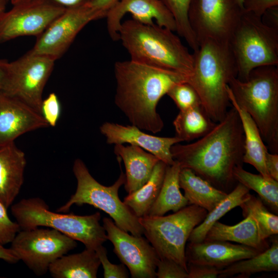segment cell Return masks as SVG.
Instances as JSON below:
<instances>
[{"label":"cell","mask_w":278,"mask_h":278,"mask_svg":"<svg viewBox=\"0 0 278 278\" xmlns=\"http://www.w3.org/2000/svg\"><path fill=\"white\" fill-rule=\"evenodd\" d=\"M249 189L238 183L235 188L213 210L207 212L203 221L192 232L188 241L199 242L204 240L206 234L216 221L233 208L239 206L249 196Z\"/></svg>","instance_id":"obj_30"},{"label":"cell","mask_w":278,"mask_h":278,"mask_svg":"<svg viewBox=\"0 0 278 278\" xmlns=\"http://www.w3.org/2000/svg\"><path fill=\"white\" fill-rule=\"evenodd\" d=\"M146 25L154 23L176 31L173 17L161 0H120L107 12V28L111 39L119 40V30L124 16Z\"/></svg>","instance_id":"obj_16"},{"label":"cell","mask_w":278,"mask_h":278,"mask_svg":"<svg viewBox=\"0 0 278 278\" xmlns=\"http://www.w3.org/2000/svg\"><path fill=\"white\" fill-rule=\"evenodd\" d=\"M266 166L270 176L278 181V154L267 152Z\"/></svg>","instance_id":"obj_41"},{"label":"cell","mask_w":278,"mask_h":278,"mask_svg":"<svg viewBox=\"0 0 278 278\" xmlns=\"http://www.w3.org/2000/svg\"><path fill=\"white\" fill-rule=\"evenodd\" d=\"M120 0H94L91 6L100 14L102 18H106L108 11Z\"/></svg>","instance_id":"obj_42"},{"label":"cell","mask_w":278,"mask_h":278,"mask_svg":"<svg viewBox=\"0 0 278 278\" xmlns=\"http://www.w3.org/2000/svg\"><path fill=\"white\" fill-rule=\"evenodd\" d=\"M108 240L113 251L129 269L132 278H155L160 258L149 241L142 236L130 235L111 218L102 219Z\"/></svg>","instance_id":"obj_14"},{"label":"cell","mask_w":278,"mask_h":278,"mask_svg":"<svg viewBox=\"0 0 278 278\" xmlns=\"http://www.w3.org/2000/svg\"><path fill=\"white\" fill-rule=\"evenodd\" d=\"M278 6V0H244L245 12L261 17L268 9Z\"/></svg>","instance_id":"obj_40"},{"label":"cell","mask_w":278,"mask_h":278,"mask_svg":"<svg viewBox=\"0 0 278 278\" xmlns=\"http://www.w3.org/2000/svg\"><path fill=\"white\" fill-rule=\"evenodd\" d=\"M229 44L240 80L255 68L278 65V29L266 25L261 17L244 11Z\"/></svg>","instance_id":"obj_9"},{"label":"cell","mask_w":278,"mask_h":278,"mask_svg":"<svg viewBox=\"0 0 278 278\" xmlns=\"http://www.w3.org/2000/svg\"><path fill=\"white\" fill-rule=\"evenodd\" d=\"M77 246L76 240L53 229L21 230L9 248L38 276L48 271L50 265Z\"/></svg>","instance_id":"obj_11"},{"label":"cell","mask_w":278,"mask_h":278,"mask_svg":"<svg viewBox=\"0 0 278 278\" xmlns=\"http://www.w3.org/2000/svg\"><path fill=\"white\" fill-rule=\"evenodd\" d=\"M48 126L42 115L35 110L0 92V149L25 133Z\"/></svg>","instance_id":"obj_18"},{"label":"cell","mask_w":278,"mask_h":278,"mask_svg":"<svg viewBox=\"0 0 278 278\" xmlns=\"http://www.w3.org/2000/svg\"><path fill=\"white\" fill-rule=\"evenodd\" d=\"M244 12L236 0H192L188 17L198 44L207 40L229 43Z\"/></svg>","instance_id":"obj_12"},{"label":"cell","mask_w":278,"mask_h":278,"mask_svg":"<svg viewBox=\"0 0 278 278\" xmlns=\"http://www.w3.org/2000/svg\"><path fill=\"white\" fill-rule=\"evenodd\" d=\"M114 72L117 108L131 125L154 134L161 131L164 122L158 104L173 85L187 82L188 76L131 59L115 62Z\"/></svg>","instance_id":"obj_2"},{"label":"cell","mask_w":278,"mask_h":278,"mask_svg":"<svg viewBox=\"0 0 278 278\" xmlns=\"http://www.w3.org/2000/svg\"><path fill=\"white\" fill-rule=\"evenodd\" d=\"M11 210L21 230L48 227L80 241L85 248L94 250L108 240L106 231L99 222V212L84 216L55 213L39 197L22 199L12 205Z\"/></svg>","instance_id":"obj_6"},{"label":"cell","mask_w":278,"mask_h":278,"mask_svg":"<svg viewBox=\"0 0 278 278\" xmlns=\"http://www.w3.org/2000/svg\"><path fill=\"white\" fill-rule=\"evenodd\" d=\"M100 264L103 268L105 278H128L129 272L123 263L116 265L112 264L107 256V251L102 245L95 250Z\"/></svg>","instance_id":"obj_35"},{"label":"cell","mask_w":278,"mask_h":278,"mask_svg":"<svg viewBox=\"0 0 278 278\" xmlns=\"http://www.w3.org/2000/svg\"><path fill=\"white\" fill-rule=\"evenodd\" d=\"M166 95L173 100L180 111L201 106L200 98L196 91L187 82L175 84Z\"/></svg>","instance_id":"obj_34"},{"label":"cell","mask_w":278,"mask_h":278,"mask_svg":"<svg viewBox=\"0 0 278 278\" xmlns=\"http://www.w3.org/2000/svg\"><path fill=\"white\" fill-rule=\"evenodd\" d=\"M228 96L231 105L237 111L244 130L245 153L244 163L252 165L264 177L272 178L266 168V154L268 151L259 130L251 116L235 101L228 86Z\"/></svg>","instance_id":"obj_22"},{"label":"cell","mask_w":278,"mask_h":278,"mask_svg":"<svg viewBox=\"0 0 278 278\" xmlns=\"http://www.w3.org/2000/svg\"><path fill=\"white\" fill-rule=\"evenodd\" d=\"M193 54V69L187 82L196 91L208 116L217 123L231 105L227 88L237 76L235 58L229 43L211 40L200 42Z\"/></svg>","instance_id":"obj_3"},{"label":"cell","mask_w":278,"mask_h":278,"mask_svg":"<svg viewBox=\"0 0 278 278\" xmlns=\"http://www.w3.org/2000/svg\"><path fill=\"white\" fill-rule=\"evenodd\" d=\"M261 19L266 25L278 29V6L266 10L262 15Z\"/></svg>","instance_id":"obj_43"},{"label":"cell","mask_w":278,"mask_h":278,"mask_svg":"<svg viewBox=\"0 0 278 278\" xmlns=\"http://www.w3.org/2000/svg\"><path fill=\"white\" fill-rule=\"evenodd\" d=\"M73 171L77 180L76 191L65 204L57 210V212L66 213L74 204H89L108 214L115 224L125 231L134 236L143 235L138 218L118 196L120 187L125 183V173L121 172L114 184L107 186L94 178L81 159L75 160Z\"/></svg>","instance_id":"obj_7"},{"label":"cell","mask_w":278,"mask_h":278,"mask_svg":"<svg viewBox=\"0 0 278 278\" xmlns=\"http://www.w3.org/2000/svg\"><path fill=\"white\" fill-rule=\"evenodd\" d=\"M179 183L184 192L188 204L200 206L207 211L213 210L228 194L220 190L197 175L190 169L181 168Z\"/></svg>","instance_id":"obj_24"},{"label":"cell","mask_w":278,"mask_h":278,"mask_svg":"<svg viewBox=\"0 0 278 278\" xmlns=\"http://www.w3.org/2000/svg\"><path fill=\"white\" fill-rule=\"evenodd\" d=\"M171 153L181 168L190 169L229 194L238 184L233 175L234 168L244 163V133L236 110L232 106L206 134L192 143L173 145Z\"/></svg>","instance_id":"obj_1"},{"label":"cell","mask_w":278,"mask_h":278,"mask_svg":"<svg viewBox=\"0 0 278 278\" xmlns=\"http://www.w3.org/2000/svg\"><path fill=\"white\" fill-rule=\"evenodd\" d=\"M102 19L90 5L66 9L39 36L31 50L56 60L68 49L78 33L90 22Z\"/></svg>","instance_id":"obj_15"},{"label":"cell","mask_w":278,"mask_h":278,"mask_svg":"<svg viewBox=\"0 0 278 278\" xmlns=\"http://www.w3.org/2000/svg\"><path fill=\"white\" fill-rule=\"evenodd\" d=\"M167 166L165 163L159 161L148 180L124 198V203L138 218L148 215L160 193Z\"/></svg>","instance_id":"obj_27"},{"label":"cell","mask_w":278,"mask_h":278,"mask_svg":"<svg viewBox=\"0 0 278 278\" xmlns=\"http://www.w3.org/2000/svg\"><path fill=\"white\" fill-rule=\"evenodd\" d=\"M235 180L249 190L255 191L262 201L276 214L278 212V181L273 178L266 179L260 173L254 174L245 170L242 166L234 168Z\"/></svg>","instance_id":"obj_31"},{"label":"cell","mask_w":278,"mask_h":278,"mask_svg":"<svg viewBox=\"0 0 278 278\" xmlns=\"http://www.w3.org/2000/svg\"><path fill=\"white\" fill-rule=\"evenodd\" d=\"M9 62L5 59H0V92L3 90L6 78Z\"/></svg>","instance_id":"obj_46"},{"label":"cell","mask_w":278,"mask_h":278,"mask_svg":"<svg viewBox=\"0 0 278 278\" xmlns=\"http://www.w3.org/2000/svg\"><path fill=\"white\" fill-rule=\"evenodd\" d=\"M188 278H216L218 277L220 269L201 264L188 263Z\"/></svg>","instance_id":"obj_39"},{"label":"cell","mask_w":278,"mask_h":278,"mask_svg":"<svg viewBox=\"0 0 278 278\" xmlns=\"http://www.w3.org/2000/svg\"><path fill=\"white\" fill-rule=\"evenodd\" d=\"M114 153L124 162L126 170L124 185L128 194L140 188L148 180L160 161L153 154L132 145H114Z\"/></svg>","instance_id":"obj_21"},{"label":"cell","mask_w":278,"mask_h":278,"mask_svg":"<svg viewBox=\"0 0 278 278\" xmlns=\"http://www.w3.org/2000/svg\"><path fill=\"white\" fill-rule=\"evenodd\" d=\"M236 1L238 3V4L240 5V6L243 8V4H244V0H236Z\"/></svg>","instance_id":"obj_49"},{"label":"cell","mask_w":278,"mask_h":278,"mask_svg":"<svg viewBox=\"0 0 278 278\" xmlns=\"http://www.w3.org/2000/svg\"><path fill=\"white\" fill-rule=\"evenodd\" d=\"M56 60L31 50L9 62L1 92L13 97L41 114L42 93Z\"/></svg>","instance_id":"obj_10"},{"label":"cell","mask_w":278,"mask_h":278,"mask_svg":"<svg viewBox=\"0 0 278 278\" xmlns=\"http://www.w3.org/2000/svg\"><path fill=\"white\" fill-rule=\"evenodd\" d=\"M7 208L0 202V245L11 243L21 229L16 222L9 218Z\"/></svg>","instance_id":"obj_36"},{"label":"cell","mask_w":278,"mask_h":278,"mask_svg":"<svg viewBox=\"0 0 278 278\" xmlns=\"http://www.w3.org/2000/svg\"><path fill=\"white\" fill-rule=\"evenodd\" d=\"M204 240L233 241L263 251L270 245L262 239L256 222L250 216L233 225L216 221L207 231Z\"/></svg>","instance_id":"obj_23"},{"label":"cell","mask_w":278,"mask_h":278,"mask_svg":"<svg viewBox=\"0 0 278 278\" xmlns=\"http://www.w3.org/2000/svg\"><path fill=\"white\" fill-rule=\"evenodd\" d=\"M207 214L205 209L190 204L171 215H147L138 220L143 235L160 259L175 261L187 271L186 242L193 230L203 221Z\"/></svg>","instance_id":"obj_8"},{"label":"cell","mask_w":278,"mask_h":278,"mask_svg":"<svg viewBox=\"0 0 278 278\" xmlns=\"http://www.w3.org/2000/svg\"><path fill=\"white\" fill-rule=\"evenodd\" d=\"M175 20L176 32L187 42L193 51L199 46L188 21V10L192 0H161Z\"/></svg>","instance_id":"obj_33"},{"label":"cell","mask_w":278,"mask_h":278,"mask_svg":"<svg viewBox=\"0 0 278 278\" xmlns=\"http://www.w3.org/2000/svg\"><path fill=\"white\" fill-rule=\"evenodd\" d=\"M260 250L228 241L188 242L185 248L187 264L206 265L221 269L242 259L253 257Z\"/></svg>","instance_id":"obj_19"},{"label":"cell","mask_w":278,"mask_h":278,"mask_svg":"<svg viewBox=\"0 0 278 278\" xmlns=\"http://www.w3.org/2000/svg\"><path fill=\"white\" fill-rule=\"evenodd\" d=\"M216 124L201 106L180 111L173 121L175 136L182 142H189L204 136Z\"/></svg>","instance_id":"obj_29"},{"label":"cell","mask_w":278,"mask_h":278,"mask_svg":"<svg viewBox=\"0 0 278 278\" xmlns=\"http://www.w3.org/2000/svg\"><path fill=\"white\" fill-rule=\"evenodd\" d=\"M25 153L12 143L0 149V202L7 208L19 195L24 182Z\"/></svg>","instance_id":"obj_20"},{"label":"cell","mask_w":278,"mask_h":278,"mask_svg":"<svg viewBox=\"0 0 278 278\" xmlns=\"http://www.w3.org/2000/svg\"><path fill=\"white\" fill-rule=\"evenodd\" d=\"M239 206L244 217L249 215L254 219L262 239L267 240L271 236L278 234V217L268 210L260 199L249 194L248 198Z\"/></svg>","instance_id":"obj_32"},{"label":"cell","mask_w":278,"mask_h":278,"mask_svg":"<svg viewBox=\"0 0 278 278\" xmlns=\"http://www.w3.org/2000/svg\"><path fill=\"white\" fill-rule=\"evenodd\" d=\"M100 265L95 250L85 248L80 253L59 257L48 271L54 278H96Z\"/></svg>","instance_id":"obj_25"},{"label":"cell","mask_w":278,"mask_h":278,"mask_svg":"<svg viewBox=\"0 0 278 278\" xmlns=\"http://www.w3.org/2000/svg\"><path fill=\"white\" fill-rule=\"evenodd\" d=\"M101 133L110 145L125 143L138 146L157 157L167 165L175 161L171 153V147L182 141L176 136L160 137L147 134L136 126L105 122L100 127Z\"/></svg>","instance_id":"obj_17"},{"label":"cell","mask_w":278,"mask_h":278,"mask_svg":"<svg viewBox=\"0 0 278 278\" xmlns=\"http://www.w3.org/2000/svg\"><path fill=\"white\" fill-rule=\"evenodd\" d=\"M0 259L10 264H15L19 261L10 248H6L0 245Z\"/></svg>","instance_id":"obj_45"},{"label":"cell","mask_w":278,"mask_h":278,"mask_svg":"<svg viewBox=\"0 0 278 278\" xmlns=\"http://www.w3.org/2000/svg\"><path fill=\"white\" fill-rule=\"evenodd\" d=\"M65 9L50 0H28L13 5L0 18V44L21 36L38 37Z\"/></svg>","instance_id":"obj_13"},{"label":"cell","mask_w":278,"mask_h":278,"mask_svg":"<svg viewBox=\"0 0 278 278\" xmlns=\"http://www.w3.org/2000/svg\"><path fill=\"white\" fill-rule=\"evenodd\" d=\"M11 4L14 5L19 3H21L25 1H27L28 0H10Z\"/></svg>","instance_id":"obj_48"},{"label":"cell","mask_w":278,"mask_h":278,"mask_svg":"<svg viewBox=\"0 0 278 278\" xmlns=\"http://www.w3.org/2000/svg\"><path fill=\"white\" fill-rule=\"evenodd\" d=\"M181 167L178 162L167 165L159 195L148 215L163 216L169 211L176 212L188 205L180 190L179 176Z\"/></svg>","instance_id":"obj_26"},{"label":"cell","mask_w":278,"mask_h":278,"mask_svg":"<svg viewBox=\"0 0 278 278\" xmlns=\"http://www.w3.org/2000/svg\"><path fill=\"white\" fill-rule=\"evenodd\" d=\"M119 36L131 60L190 75L193 54L174 31L155 23L146 25L132 19L122 22Z\"/></svg>","instance_id":"obj_4"},{"label":"cell","mask_w":278,"mask_h":278,"mask_svg":"<svg viewBox=\"0 0 278 278\" xmlns=\"http://www.w3.org/2000/svg\"><path fill=\"white\" fill-rule=\"evenodd\" d=\"M9 0H0V18L6 11V8Z\"/></svg>","instance_id":"obj_47"},{"label":"cell","mask_w":278,"mask_h":278,"mask_svg":"<svg viewBox=\"0 0 278 278\" xmlns=\"http://www.w3.org/2000/svg\"><path fill=\"white\" fill-rule=\"evenodd\" d=\"M232 95L256 124L270 152L278 153V68H254L246 80L233 78L229 83Z\"/></svg>","instance_id":"obj_5"},{"label":"cell","mask_w":278,"mask_h":278,"mask_svg":"<svg viewBox=\"0 0 278 278\" xmlns=\"http://www.w3.org/2000/svg\"><path fill=\"white\" fill-rule=\"evenodd\" d=\"M158 278H188V272L175 261L160 259L156 271Z\"/></svg>","instance_id":"obj_38"},{"label":"cell","mask_w":278,"mask_h":278,"mask_svg":"<svg viewBox=\"0 0 278 278\" xmlns=\"http://www.w3.org/2000/svg\"><path fill=\"white\" fill-rule=\"evenodd\" d=\"M41 115L49 126L55 127L61 114V105L57 95L51 93L41 104Z\"/></svg>","instance_id":"obj_37"},{"label":"cell","mask_w":278,"mask_h":278,"mask_svg":"<svg viewBox=\"0 0 278 278\" xmlns=\"http://www.w3.org/2000/svg\"><path fill=\"white\" fill-rule=\"evenodd\" d=\"M65 9L76 8L90 5L94 0H50Z\"/></svg>","instance_id":"obj_44"},{"label":"cell","mask_w":278,"mask_h":278,"mask_svg":"<svg viewBox=\"0 0 278 278\" xmlns=\"http://www.w3.org/2000/svg\"><path fill=\"white\" fill-rule=\"evenodd\" d=\"M278 271V239H273L271 246L258 254L237 261L220 270L219 277L238 275L249 277L252 274L262 272Z\"/></svg>","instance_id":"obj_28"}]
</instances>
